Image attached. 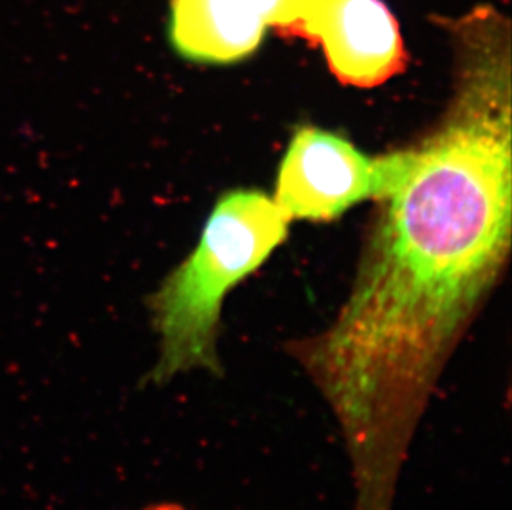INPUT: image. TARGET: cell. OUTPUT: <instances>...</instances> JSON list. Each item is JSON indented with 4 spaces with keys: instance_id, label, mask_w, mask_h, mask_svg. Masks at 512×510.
I'll return each mask as SVG.
<instances>
[{
    "instance_id": "1",
    "label": "cell",
    "mask_w": 512,
    "mask_h": 510,
    "mask_svg": "<svg viewBox=\"0 0 512 510\" xmlns=\"http://www.w3.org/2000/svg\"><path fill=\"white\" fill-rule=\"evenodd\" d=\"M451 32L450 102L378 199L347 300L285 348L339 424L357 510H393L436 386L511 252L509 25L481 10Z\"/></svg>"
},
{
    "instance_id": "2",
    "label": "cell",
    "mask_w": 512,
    "mask_h": 510,
    "mask_svg": "<svg viewBox=\"0 0 512 510\" xmlns=\"http://www.w3.org/2000/svg\"><path fill=\"white\" fill-rule=\"evenodd\" d=\"M290 222L274 198L257 189H236L219 199L198 247L151 297L160 342L151 380L166 383L191 371L223 373L218 342L224 299L281 246Z\"/></svg>"
},
{
    "instance_id": "3",
    "label": "cell",
    "mask_w": 512,
    "mask_h": 510,
    "mask_svg": "<svg viewBox=\"0 0 512 510\" xmlns=\"http://www.w3.org/2000/svg\"><path fill=\"white\" fill-rule=\"evenodd\" d=\"M406 161L408 148L373 158L332 131L302 126L282 158L274 201L290 221H332L365 199L385 198Z\"/></svg>"
},
{
    "instance_id": "4",
    "label": "cell",
    "mask_w": 512,
    "mask_h": 510,
    "mask_svg": "<svg viewBox=\"0 0 512 510\" xmlns=\"http://www.w3.org/2000/svg\"><path fill=\"white\" fill-rule=\"evenodd\" d=\"M302 37L319 44L330 72L352 87L383 85L408 60L397 20L382 0H320Z\"/></svg>"
},
{
    "instance_id": "5",
    "label": "cell",
    "mask_w": 512,
    "mask_h": 510,
    "mask_svg": "<svg viewBox=\"0 0 512 510\" xmlns=\"http://www.w3.org/2000/svg\"><path fill=\"white\" fill-rule=\"evenodd\" d=\"M267 29L252 0H171L170 42L191 62H239L259 49Z\"/></svg>"
},
{
    "instance_id": "6",
    "label": "cell",
    "mask_w": 512,
    "mask_h": 510,
    "mask_svg": "<svg viewBox=\"0 0 512 510\" xmlns=\"http://www.w3.org/2000/svg\"><path fill=\"white\" fill-rule=\"evenodd\" d=\"M261 10L267 25L285 34L302 37L304 27L320 0H252Z\"/></svg>"
},
{
    "instance_id": "7",
    "label": "cell",
    "mask_w": 512,
    "mask_h": 510,
    "mask_svg": "<svg viewBox=\"0 0 512 510\" xmlns=\"http://www.w3.org/2000/svg\"><path fill=\"white\" fill-rule=\"evenodd\" d=\"M143 510H186L181 504H176V502H156V504H151V506L145 507Z\"/></svg>"
}]
</instances>
